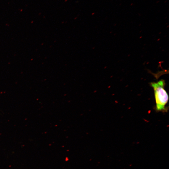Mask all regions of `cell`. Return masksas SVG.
Wrapping results in <instances>:
<instances>
[{
	"mask_svg": "<svg viewBox=\"0 0 169 169\" xmlns=\"http://www.w3.org/2000/svg\"><path fill=\"white\" fill-rule=\"evenodd\" d=\"M153 88L156 104V110L158 111H165L166 110V105L168 101V95L164 87L165 81L161 79L156 82L150 83Z\"/></svg>",
	"mask_w": 169,
	"mask_h": 169,
	"instance_id": "6da1fadb",
	"label": "cell"
}]
</instances>
